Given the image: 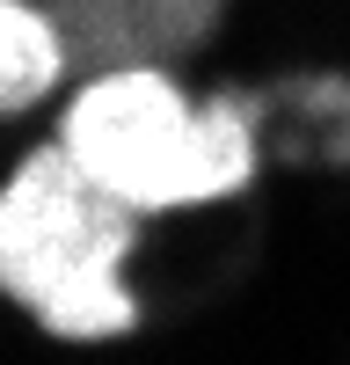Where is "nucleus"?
<instances>
[{"label":"nucleus","instance_id":"20e7f679","mask_svg":"<svg viewBox=\"0 0 350 365\" xmlns=\"http://www.w3.org/2000/svg\"><path fill=\"white\" fill-rule=\"evenodd\" d=\"M66 73V29L29 0L0 8V110H29L37 96H51V81Z\"/></svg>","mask_w":350,"mask_h":365},{"label":"nucleus","instance_id":"f257e3e1","mask_svg":"<svg viewBox=\"0 0 350 365\" xmlns=\"http://www.w3.org/2000/svg\"><path fill=\"white\" fill-rule=\"evenodd\" d=\"M139 241V205L95 182L66 146L29 154L0 197V292L22 299L51 336L102 344L139 329L124 292V256Z\"/></svg>","mask_w":350,"mask_h":365},{"label":"nucleus","instance_id":"f03ea898","mask_svg":"<svg viewBox=\"0 0 350 365\" xmlns=\"http://www.w3.org/2000/svg\"><path fill=\"white\" fill-rule=\"evenodd\" d=\"M58 146L110 182L139 212H175V205H212L233 197L255 168V125L241 103H204L190 110L183 88L161 66H117L95 73L73 96Z\"/></svg>","mask_w":350,"mask_h":365},{"label":"nucleus","instance_id":"7ed1b4c3","mask_svg":"<svg viewBox=\"0 0 350 365\" xmlns=\"http://www.w3.org/2000/svg\"><path fill=\"white\" fill-rule=\"evenodd\" d=\"M219 8L226 0H51V22L66 29V58L88 73H117L197 51L219 29Z\"/></svg>","mask_w":350,"mask_h":365}]
</instances>
